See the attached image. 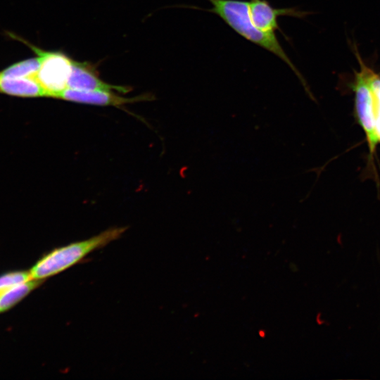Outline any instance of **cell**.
I'll use <instances>...</instances> for the list:
<instances>
[{
    "mask_svg": "<svg viewBox=\"0 0 380 380\" xmlns=\"http://www.w3.org/2000/svg\"><path fill=\"white\" fill-rule=\"evenodd\" d=\"M353 89L355 92V109L357 121L366 134L372 156L376 150L378 141L374 132L369 85L365 72L361 67L358 72H355Z\"/></svg>",
    "mask_w": 380,
    "mask_h": 380,
    "instance_id": "4",
    "label": "cell"
},
{
    "mask_svg": "<svg viewBox=\"0 0 380 380\" xmlns=\"http://www.w3.org/2000/svg\"><path fill=\"white\" fill-rule=\"evenodd\" d=\"M127 227H113L92 236L54 248L30 269L32 279L43 280L61 273L82 262L88 255L119 239Z\"/></svg>",
    "mask_w": 380,
    "mask_h": 380,
    "instance_id": "2",
    "label": "cell"
},
{
    "mask_svg": "<svg viewBox=\"0 0 380 380\" xmlns=\"http://www.w3.org/2000/svg\"><path fill=\"white\" fill-rule=\"evenodd\" d=\"M208 1L211 4V8L192 7L215 14L239 35L279 57L293 70L306 90H308L303 75L284 50L275 33L263 32L254 25L250 15L248 1L243 0Z\"/></svg>",
    "mask_w": 380,
    "mask_h": 380,
    "instance_id": "1",
    "label": "cell"
},
{
    "mask_svg": "<svg viewBox=\"0 0 380 380\" xmlns=\"http://www.w3.org/2000/svg\"><path fill=\"white\" fill-rule=\"evenodd\" d=\"M40 58V67L34 78L46 90L49 97L68 87L72 60L60 51H46L29 44Z\"/></svg>",
    "mask_w": 380,
    "mask_h": 380,
    "instance_id": "3",
    "label": "cell"
},
{
    "mask_svg": "<svg viewBox=\"0 0 380 380\" xmlns=\"http://www.w3.org/2000/svg\"><path fill=\"white\" fill-rule=\"evenodd\" d=\"M32 279L30 271H17L0 276V293L19 284Z\"/></svg>",
    "mask_w": 380,
    "mask_h": 380,
    "instance_id": "12",
    "label": "cell"
},
{
    "mask_svg": "<svg viewBox=\"0 0 380 380\" xmlns=\"http://www.w3.org/2000/svg\"><path fill=\"white\" fill-rule=\"evenodd\" d=\"M355 54L360 66L363 69L367 80L375 136L379 144L380 143V74L376 72L365 63L357 50Z\"/></svg>",
    "mask_w": 380,
    "mask_h": 380,
    "instance_id": "9",
    "label": "cell"
},
{
    "mask_svg": "<svg viewBox=\"0 0 380 380\" xmlns=\"http://www.w3.org/2000/svg\"><path fill=\"white\" fill-rule=\"evenodd\" d=\"M68 87L84 90L118 91L126 93L131 87L108 84L102 80L98 71L88 62L72 60V70L68 82Z\"/></svg>",
    "mask_w": 380,
    "mask_h": 380,
    "instance_id": "7",
    "label": "cell"
},
{
    "mask_svg": "<svg viewBox=\"0 0 380 380\" xmlns=\"http://www.w3.org/2000/svg\"><path fill=\"white\" fill-rule=\"evenodd\" d=\"M56 98L84 104L113 106H120L127 103L151 99L148 94L125 98L108 91L84 90L69 87L58 93Z\"/></svg>",
    "mask_w": 380,
    "mask_h": 380,
    "instance_id": "6",
    "label": "cell"
},
{
    "mask_svg": "<svg viewBox=\"0 0 380 380\" xmlns=\"http://www.w3.org/2000/svg\"><path fill=\"white\" fill-rule=\"evenodd\" d=\"M248 2L253 23L258 29L265 32L275 33L276 30H279L284 34L278 23L279 16L303 18L308 15V12L296 8H274L267 0H250Z\"/></svg>",
    "mask_w": 380,
    "mask_h": 380,
    "instance_id": "5",
    "label": "cell"
},
{
    "mask_svg": "<svg viewBox=\"0 0 380 380\" xmlns=\"http://www.w3.org/2000/svg\"><path fill=\"white\" fill-rule=\"evenodd\" d=\"M40 67V58H29L15 63L2 72L0 76L3 77H34Z\"/></svg>",
    "mask_w": 380,
    "mask_h": 380,
    "instance_id": "11",
    "label": "cell"
},
{
    "mask_svg": "<svg viewBox=\"0 0 380 380\" xmlns=\"http://www.w3.org/2000/svg\"><path fill=\"white\" fill-rule=\"evenodd\" d=\"M259 334H260V336L261 337H265V332H264L263 330H260V332H259Z\"/></svg>",
    "mask_w": 380,
    "mask_h": 380,
    "instance_id": "13",
    "label": "cell"
},
{
    "mask_svg": "<svg viewBox=\"0 0 380 380\" xmlns=\"http://www.w3.org/2000/svg\"><path fill=\"white\" fill-rule=\"evenodd\" d=\"M0 91L14 96L49 97L46 90L34 77L8 78L0 76Z\"/></svg>",
    "mask_w": 380,
    "mask_h": 380,
    "instance_id": "8",
    "label": "cell"
},
{
    "mask_svg": "<svg viewBox=\"0 0 380 380\" xmlns=\"http://www.w3.org/2000/svg\"><path fill=\"white\" fill-rule=\"evenodd\" d=\"M42 283V280L32 279L0 293V312L12 308Z\"/></svg>",
    "mask_w": 380,
    "mask_h": 380,
    "instance_id": "10",
    "label": "cell"
}]
</instances>
